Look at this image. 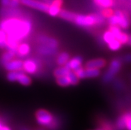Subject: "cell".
Listing matches in <instances>:
<instances>
[{
  "label": "cell",
  "mask_w": 131,
  "mask_h": 130,
  "mask_svg": "<svg viewBox=\"0 0 131 130\" xmlns=\"http://www.w3.org/2000/svg\"><path fill=\"white\" fill-rule=\"evenodd\" d=\"M77 25L82 27H90L95 25L96 23V15H76L75 21Z\"/></svg>",
  "instance_id": "3957f363"
},
{
  "label": "cell",
  "mask_w": 131,
  "mask_h": 130,
  "mask_svg": "<svg viewBox=\"0 0 131 130\" xmlns=\"http://www.w3.org/2000/svg\"><path fill=\"white\" fill-rule=\"evenodd\" d=\"M40 130H43V129H40Z\"/></svg>",
  "instance_id": "60d3db41"
},
{
  "label": "cell",
  "mask_w": 131,
  "mask_h": 130,
  "mask_svg": "<svg viewBox=\"0 0 131 130\" xmlns=\"http://www.w3.org/2000/svg\"><path fill=\"white\" fill-rule=\"evenodd\" d=\"M121 66V63L120 62V61L115 59L112 61L109 68L103 77V80L105 82H108L110 81H111L116 73L120 70Z\"/></svg>",
  "instance_id": "277c9868"
},
{
  "label": "cell",
  "mask_w": 131,
  "mask_h": 130,
  "mask_svg": "<svg viewBox=\"0 0 131 130\" xmlns=\"http://www.w3.org/2000/svg\"><path fill=\"white\" fill-rule=\"evenodd\" d=\"M37 120L42 125H51L53 122V116L49 112L44 110H40L36 113Z\"/></svg>",
  "instance_id": "5b68a950"
},
{
  "label": "cell",
  "mask_w": 131,
  "mask_h": 130,
  "mask_svg": "<svg viewBox=\"0 0 131 130\" xmlns=\"http://www.w3.org/2000/svg\"><path fill=\"white\" fill-rule=\"evenodd\" d=\"M97 130H103V129H97Z\"/></svg>",
  "instance_id": "f35d334b"
},
{
  "label": "cell",
  "mask_w": 131,
  "mask_h": 130,
  "mask_svg": "<svg viewBox=\"0 0 131 130\" xmlns=\"http://www.w3.org/2000/svg\"><path fill=\"white\" fill-rule=\"evenodd\" d=\"M129 45H131V35L128 36V42H127Z\"/></svg>",
  "instance_id": "8d00e7d4"
},
{
  "label": "cell",
  "mask_w": 131,
  "mask_h": 130,
  "mask_svg": "<svg viewBox=\"0 0 131 130\" xmlns=\"http://www.w3.org/2000/svg\"><path fill=\"white\" fill-rule=\"evenodd\" d=\"M62 0H54L52 2L51 5H49L48 13L51 16H57L59 15L61 10V6L62 5Z\"/></svg>",
  "instance_id": "9c48e42d"
},
{
  "label": "cell",
  "mask_w": 131,
  "mask_h": 130,
  "mask_svg": "<svg viewBox=\"0 0 131 130\" xmlns=\"http://www.w3.org/2000/svg\"><path fill=\"white\" fill-rule=\"evenodd\" d=\"M0 130H10V129L9 127H6V126H4V127L2 126L1 128H0Z\"/></svg>",
  "instance_id": "d590c367"
},
{
  "label": "cell",
  "mask_w": 131,
  "mask_h": 130,
  "mask_svg": "<svg viewBox=\"0 0 131 130\" xmlns=\"http://www.w3.org/2000/svg\"><path fill=\"white\" fill-rule=\"evenodd\" d=\"M23 63L20 60H12L5 63L4 64V66L5 69L9 72L18 71L23 68Z\"/></svg>",
  "instance_id": "52a82bcc"
},
{
  "label": "cell",
  "mask_w": 131,
  "mask_h": 130,
  "mask_svg": "<svg viewBox=\"0 0 131 130\" xmlns=\"http://www.w3.org/2000/svg\"><path fill=\"white\" fill-rule=\"evenodd\" d=\"M108 47L112 51H117L121 47V43L116 39L108 43Z\"/></svg>",
  "instance_id": "d4e9b609"
},
{
  "label": "cell",
  "mask_w": 131,
  "mask_h": 130,
  "mask_svg": "<svg viewBox=\"0 0 131 130\" xmlns=\"http://www.w3.org/2000/svg\"><path fill=\"white\" fill-rule=\"evenodd\" d=\"M109 30L113 33V35H115V38L120 41V40L121 39L122 36H123L124 33L121 31L119 27L117 26H115V25H111Z\"/></svg>",
  "instance_id": "44dd1931"
},
{
  "label": "cell",
  "mask_w": 131,
  "mask_h": 130,
  "mask_svg": "<svg viewBox=\"0 0 131 130\" xmlns=\"http://www.w3.org/2000/svg\"><path fill=\"white\" fill-rule=\"evenodd\" d=\"M43 1H45V2H49L51 0H43Z\"/></svg>",
  "instance_id": "74e56055"
},
{
  "label": "cell",
  "mask_w": 131,
  "mask_h": 130,
  "mask_svg": "<svg viewBox=\"0 0 131 130\" xmlns=\"http://www.w3.org/2000/svg\"><path fill=\"white\" fill-rule=\"evenodd\" d=\"M106 64V62L104 59L98 58V59H94L92 61H89L85 65L86 68H101L104 67Z\"/></svg>",
  "instance_id": "8fae6325"
},
{
  "label": "cell",
  "mask_w": 131,
  "mask_h": 130,
  "mask_svg": "<svg viewBox=\"0 0 131 130\" xmlns=\"http://www.w3.org/2000/svg\"><path fill=\"white\" fill-rule=\"evenodd\" d=\"M38 41L41 43L42 44L50 46V47H52L53 49H57L58 46V42L56 40L53 38H51V37H49L44 36V35L39 37Z\"/></svg>",
  "instance_id": "30bf717a"
},
{
  "label": "cell",
  "mask_w": 131,
  "mask_h": 130,
  "mask_svg": "<svg viewBox=\"0 0 131 130\" xmlns=\"http://www.w3.org/2000/svg\"><path fill=\"white\" fill-rule=\"evenodd\" d=\"M23 68L24 71L29 74H34L37 72L38 65L36 61L32 59H28L23 63Z\"/></svg>",
  "instance_id": "ba28073f"
},
{
  "label": "cell",
  "mask_w": 131,
  "mask_h": 130,
  "mask_svg": "<svg viewBox=\"0 0 131 130\" xmlns=\"http://www.w3.org/2000/svg\"><path fill=\"white\" fill-rule=\"evenodd\" d=\"M24 130H28V129H24Z\"/></svg>",
  "instance_id": "ab89813d"
},
{
  "label": "cell",
  "mask_w": 131,
  "mask_h": 130,
  "mask_svg": "<svg viewBox=\"0 0 131 130\" xmlns=\"http://www.w3.org/2000/svg\"><path fill=\"white\" fill-rule=\"evenodd\" d=\"M108 21L111 25L119 26L123 29H127L129 27L130 22L126 14H124L121 11H116L114 14L108 17Z\"/></svg>",
  "instance_id": "7a4b0ae2"
},
{
  "label": "cell",
  "mask_w": 131,
  "mask_h": 130,
  "mask_svg": "<svg viewBox=\"0 0 131 130\" xmlns=\"http://www.w3.org/2000/svg\"><path fill=\"white\" fill-rule=\"evenodd\" d=\"M125 117L126 119V129L131 130V112L125 114Z\"/></svg>",
  "instance_id": "f546056e"
},
{
  "label": "cell",
  "mask_w": 131,
  "mask_h": 130,
  "mask_svg": "<svg viewBox=\"0 0 131 130\" xmlns=\"http://www.w3.org/2000/svg\"><path fill=\"white\" fill-rule=\"evenodd\" d=\"M82 62H83V60L81 58L80 56H76V57L72 58L71 60L69 61L65 66L69 68L70 70H75L81 66Z\"/></svg>",
  "instance_id": "7c38bea8"
},
{
  "label": "cell",
  "mask_w": 131,
  "mask_h": 130,
  "mask_svg": "<svg viewBox=\"0 0 131 130\" xmlns=\"http://www.w3.org/2000/svg\"><path fill=\"white\" fill-rule=\"evenodd\" d=\"M7 34L5 31L0 29V48L3 49L7 46Z\"/></svg>",
  "instance_id": "603a6c76"
},
{
  "label": "cell",
  "mask_w": 131,
  "mask_h": 130,
  "mask_svg": "<svg viewBox=\"0 0 131 130\" xmlns=\"http://www.w3.org/2000/svg\"><path fill=\"white\" fill-rule=\"evenodd\" d=\"M16 54V52L7 51L6 53H3V55H2V63L4 64L5 63H7V62H8V61H12V60H13V58H14V56H15V54Z\"/></svg>",
  "instance_id": "ac0fdd59"
},
{
  "label": "cell",
  "mask_w": 131,
  "mask_h": 130,
  "mask_svg": "<svg viewBox=\"0 0 131 130\" xmlns=\"http://www.w3.org/2000/svg\"><path fill=\"white\" fill-rule=\"evenodd\" d=\"M113 15V11L110 9H106L103 11V15L107 17H110Z\"/></svg>",
  "instance_id": "d6a6232c"
},
{
  "label": "cell",
  "mask_w": 131,
  "mask_h": 130,
  "mask_svg": "<svg viewBox=\"0 0 131 130\" xmlns=\"http://www.w3.org/2000/svg\"><path fill=\"white\" fill-rule=\"evenodd\" d=\"M22 3L24 5L31 7L32 8H35L40 11L45 12H48L49 5L43 2H40L36 0H21Z\"/></svg>",
  "instance_id": "8992f818"
},
{
  "label": "cell",
  "mask_w": 131,
  "mask_h": 130,
  "mask_svg": "<svg viewBox=\"0 0 131 130\" xmlns=\"http://www.w3.org/2000/svg\"><path fill=\"white\" fill-rule=\"evenodd\" d=\"M124 60H125L126 62H131V54H127L124 58Z\"/></svg>",
  "instance_id": "e575fe53"
},
{
  "label": "cell",
  "mask_w": 131,
  "mask_h": 130,
  "mask_svg": "<svg viewBox=\"0 0 131 130\" xmlns=\"http://www.w3.org/2000/svg\"><path fill=\"white\" fill-rule=\"evenodd\" d=\"M31 22L27 19L12 17L0 22V29L5 31L7 37L19 42L25 39L31 31Z\"/></svg>",
  "instance_id": "6da1fadb"
},
{
  "label": "cell",
  "mask_w": 131,
  "mask_h": 130,
  "mask_svg": "<svg viewBox=\"0 0 131 130\" xmlns=\"http://www.w3.org/2000/svg\"><path fill=\"white\" fill-rule=\"evenodd\" d=\"M69 60V54L67 53H62L59 54L57 58V63L61 66H65Z\"/></svg>",
  "instance_id": "d6986e66"
},
{
  "label": "cell",
  "mask_w": 131,
  "mask_h": 130,
  "mask_svg": "<svg viewBox=\"0 0 131 130\" xmlns=\"http://www.w3.org/2000/svg\"><path fill=\"white\" fill-rule=\"evenodd\" d=\"M117 127L121 130H124L126 129V119H125V115H123L118 120Z\"/></svg>",
  "instance_id": "f1b7e54d"
},
{
  "label": "cell",
  "mask_w": 131,
  "mask_h": 130,
  "mask_svg": "<svg viewBox=\"0 0 131 130\" xmlns=\"http://www.w3.org/2000/svg\"><path fill=\"white\" fill-rule=\"evenodd\" d=\"M17 81L21 84H22V85H24V86H28L31 82V78L27 75L24 74L23 71L20 70L19 72V74L18 76H17Z\"/></svg>",
  "instance_id": "9a60e30c"
},
{
  "label": "cell",
  "mask_w": 131,
  "mask_h": 130,
  "mask_svg": "<svg viewBox=\"0 0 131 130\" xmlns=\"http://www.w3.org/2000/svg\"><path fill=\"white\" fill-rule=\"evenodd\" d=\"M115 39L116 38H115V35H113V33L110 30L108 31L105 32L103 35V39H104L105 43H108V44Z\"/></svg>",
  "instance_id": "484cf974"
},
{
  "label": "cell",
  "mask_w": 131,
  "mask_h": 130,
  "mask_svg": "<svg viewBox=\"0 0 131 130\" xmlns=\"http://www.w3.org/2000/svg\"><path fill=\"white\" fill-rule=\"evenodd\" d=\"M37 52L42 55L49 56V55H52V54H55L56 52V49H53L50 46L41 44L37 48Z\"/></svg>",
  "instance_id": "5bb4252c"
},
{
  "label": "cell",
  "mask_w": 131,
  "mask_h": 130,
  "mask_svg": "<svg viewBox=\"0 0 131 130\" xmlns=\"http://www.w3.org/2000/svg\"><path fill=\"white\" fill-rule=\"evenodd\" d=\"M74 72L77 74V76H78L79 78H85V70L83 69L81 66L77 68V70H74Z\"/></svg>",
  "instance_id": "4dcf8cb0"
},
{
  "label": "cell",
  "mask_w": 131,
  "mask_h": 130,
  "mask_svg": "<svg viewBox=\"0 0 131 130\" xmlns=\"http://www.w3.org/2000/svg\"><path fill=\"white\" fill-rule=\"evenodd\" d=\"M30 53V46L27 43H21L19 44L17 50V55L19 57H24Z\"/></svg>",
  "instance_id": "4fadbf2b"
},
{
  "label": "cell",
  "mask_w": 131,
  "mask_h": 130,
  "mask_svg": "<svg viewBox=\"0 0 131 130\" xmlns=\"http://www.w3.org/2000/svg\"><path fill=\"white\" fill-rule=\"evenodd\" d=\"M96 5L103 7V8H109L113 5V0H95Z\"/></svg>",
  "instance_id": "7402d4cb"
},
{
  "label": "cell",
  "mask_w": 131,
  "mask_h": 130,
  "mask_svg": "<svg viewBox=\"0 0 131 130\" xmlns=\"http://www.w3.org/2000/svg\"><path fill=\"white\" fill-rule=\"evenodd\" d=\"M19 72V70L11 71V72H9L7 74V80L11 81V82L17 81V76H18Z\"/></svg>",
  "instance_id": "83f0119b"
},
{
  "label": "cell",
  "mask_w": 131,
  "mask_h": 130,
  "mask_svg": "<svg viewBox=\"0 0 131 130\" xmlns=\"http://www.w3.org/2000/svg\"><path fill=\"white\" fill-rule=\"evenodd\" d=\"M57 82L59 85L61 86H67L71 84L69 78L67 75L57 78Z\"/></svg>",
  "instance_id": "cb8c5ba5"
},
{
  "label": "cell",
  "mask_w": 131,
  "mask_h": 130,
  "mask_svg": "<svg viewBox=\"0 0 131 130\" xmlns=\"http://www.w3.org/2000/svg\"><path fill=\"white\" fill-rule=\"evenodd\" d=\"M0 2L4 7H7L9 6L10 0H0Z\"/></svg>",
  "instance_id": "836d02e7"
},
{
  "label": "cell",
  "mask_w": 131,
  "mask_h": 130,
  "mask_svg": "<svg viewBox=\"0 0 131 130\" xmlns=\"http://www.w3.org/2000/svg\"><path fill=\"white\" fill-rule=\"evenodd\" d=\"M59 15L61 18L73 22L75 21V17H76L75 13H71L68 11H65V10H61L59 13Z\"/></svg>",
  "instance_id": "2e32d148"
},
{
  "label": "cell",
  "mask_w": 131,
  "mask_h": 130,
  "mask_svg": "<svg viewBox=\"0 0 131 130\" xmlns=\"http://www.w3.org/2000/svg\"><path fill=\"white\" fill-rule=\"evenodd\" d=\"M85 78H95L99 76L100 70L97 68H86L85 70Z\"/></svg>",
  "instance_id": "ffe728a7"
},
{
  "label": "cell",
  "mask_w": 131,
  "mask_h": 130,
  "mask_svg": "<svg viewBox=\"0 0 131 130\" xmlns=\"http://www.w3.org/2000/svg\"><path fill=\"white\" fill-rule=\"evenodd\" d=\"M19 0H10V4L9 7L15 8L19 5Z\"/></svg>",
  "instance_id": "1f68e13d"
},
{
  "label": "cell",
  "mask_w": 131,
  "mask_h": 130,
  "mask_svg": "<svg viewBox=\"0 0 131 130\" xmlns=\"http://www.w3.org/2000/svg\"><path fill=\"white\" fill-rule=\"evenodd\" d=\"M71 72V70L66 67L65 66H61V67L57 68L54 71V75L57 77H61V76H67L69 73Z\"/></svg>",
  "instance_id": "e0dca14e"
},
{
  "label": "cell",
  "mask_w": 131,
  "mask_h": 130,
  "mask_svg": "<svg viewBox=\"0 0 131 130\" xmlns=\"http://www.w3.org/2000/svg\"><path fill=\"white\" fill-rule=\"evenodd\" d=\"M69 78L70 82H71V84L72 85H75L77 83L79 82V78L78 76H77V74H75V72L73 73V72H70L68 74H67Z\"/></svg>",
  "instance_id": "4316f807"
}]
</instances>
